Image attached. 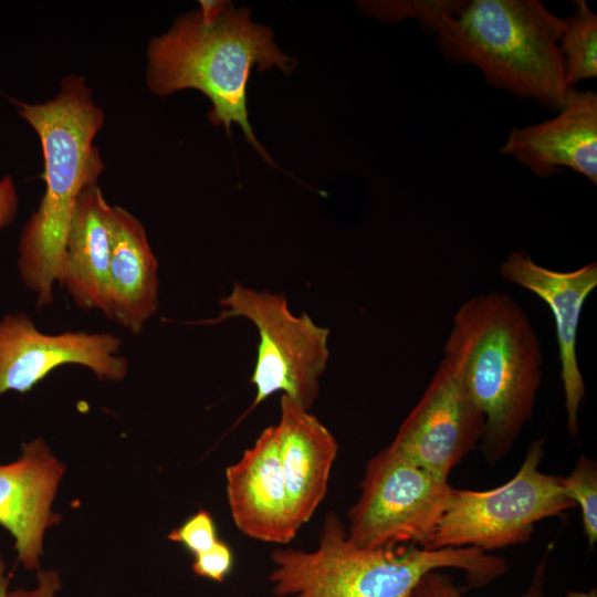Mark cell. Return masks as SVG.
I'll return each mask as SVG.
<instances>
[{
	"mask_svg": "<svg viewBox=\"0 0 597 597\" xmlns=\"http://www.w3.org/2000/svg\"><path fill=\"white\" fill-rule=\"evenodd\" d=\"M389 444L366 464L360 493L348 511V538L359 547H426L452 488Z\"/></svg>",
	"mask_w": 597,
	"mask_h": 597,
	"instance_id": "8",
	"label": "cell"
},
{
	"mask_svg": "<svg viewBox=\"0 0 597 597\" xmlns=\"http://www.w3.org/2000/svg\"><path fill=\"white\" fill-rule=\"evenodd\" d=\"M219 303L223 306L220 315L203 323L243 317L259 334L251 376L255 387L251 409L281 391L310 410L318 396L320 378L329 357L328 328L318 326L306 313L293 314L283 294L260 292L237 282Z\"/></svg>",
	"mask_w": 597,
	"mask_h": 597,
	"instance_id": "7",
	"label": "cell"
},
{
	"mask_svg": "<svg viewBox=\"0 0 597 597\" xmlns=\"http://www.w3.org/2000/svg\"><path fill=\"white\" fill-rule=\"evenodd\" d=\"M500 275L503 281L538 296L552 311L558 344L566 425L569 436L576 437L578 411L586 392L577 358V333L584 303L597 285V263L589 262L572 271H556L536 263L524 251H512L502 261Z\"/></svg>",
	"mask_w": 597,
	"mask_h": 597,
	"instance_id": "11",
	"label": "cell"
},
{
	"mask_svg": "<svg viewBox=\"0 0 597 597\" xmlns=\"http://www.w3.org/2000/svg\"><path fill=\"white\" fill-rule=\"evenodd\" d=\"M158 307V262L146 230L129 211L113 206L105 316L132 334H139Z\"/></svg>",
	"mask_w": 597,
	"mask_h": 597,
	"instance_id": "16",
	"label": "cell"
},
{
	"mask_svg": "<svg viewBox=\"0 0 597 597\" xmlns=\"http://www.w3.org/2000/svg\"><path fill=\"white\" fill-rule=\"evenodd\" d=\"M467 1L462 0H411V1H362L359 10L384 21L415 19L428 32H434L447 19L458 14Z\"/></svg>",
	"mask_w": 597,
	"mask_h": 597,
	"instance_id": "19",
	"label": "cell"
},
{
	"mask_svg": "<svg viewBox=\"0 0 597 597\" xmlns=\"http://www.w3.org/2000/svg\"><path fill=\"white\" fill-rule=\"evenodd\" d=\"M276 428L290 512L301 528L326 495L338 444L310 410L284 395L280 399Z\"/></svg>",
	"mask_w": 597,
	"mask_h": 597,
	"instance_id": "15",
	"label": "cell"
},
{
	"mask_svg": "<svg viewBox=\"0 0 597 597\" xmlns=\"http://www.w3.org/2000/svg\"><path fill=\"white\" fill-rule=\"evenodd\" d=\"M36 132L42 147L45 192L20 237L19 273L35 294L38 308L50 306L65 240L83 189L97 182L104 165L93 144L104 124L83 76L67 75L59 93L40 104L12 101Z\"/></svg>",
	"mask_w": 597,
	"mask_h": 597,
	"instance_id": "3",
	"label": "cell"
},
{
	"mask_svg": "<svg viewBox=\"0 0 597 597\" xmlns=\"http://www.w3.org/2000/svg\"><path fill=\"white\" fill-rule=\"evenodd\" d=\"M200 9L180 15L147 49L146 83L156 95L185 88L203 93L212 103L209 121L228 135L238 123L261 157L273 160L256 140L249 123L247 85L251 70L272 67L290 74L295 60L284 54L272 30L251 21L250 11L228 1H199Z\"/></svg>",
	"mask_w": 597,
	"mask_h": 597,
	"instance_id": "1",
	"label": "cell"
},
{
	"mask_svg": "<svg viewBox=\"0 0 597 597\" xmlns=\"http://www.w3.org/2000/svg\"><path fill=\"white\" fill-rule=\"evenodd\" d=\"M564 597H597L596 589L589 590H568Z\"/></svg>",
	"mask_w": 597,
	"mask_h": 597,
	"instance_id": "27",
	"label": "cell"
},
{
	"mask_svg": "<svg viewBox=\"0 0 597 597\" xmlns=\"http://www.w3.org/2000/svg\"><path fill=\"white\" fill-rule=\"evenodd\" d=\"M63 473L64 465L40 438L23 443L15 461L0 464V526L14 538L27 569L40 567L44 532L60 520L51 506Z\"/></svg>",
	"mask_w": 597,
	"mask_h": 597,
	"instance_id": "13",
	"label": "cell"
},
{
	"mask_svg": "<svg viewBox=\"0 0 597 597\" xmlns=\"http://www.w3.org/2000/svg\"><path fill=\"white\" fill-rule=\"evenodd\" d=\"M167 537L185 547L193 557L208 551L218 541V531L212 515L199 510L180 526L172 528Z\"/></svg>",
	"mask_w": 597,
	"mask_h": 597,
	"instance_id": "21",
	"label": "cell"
},
{
	"mask_svg": "<svg viewBox=\"0 0 597 597\" xmlns=\"http://www.w3.org/2000/svg\"><path fill=\"white\" fill-rule=\"evenodd\" d=\"M544 440L528 447L517 473L488 490L452 489L427 548L475 547L483 552L526 543L535 524L559 517L575 507L561 476L541 471Z\"/></svg>",
	"mask_w": 597,
	"mask_h": 597,
	"instance_id": "6",
	"label": "cell"
},
{
	"mask_svg": "<svg viewBox=\"0 0 597 597\" xmlns=\"http://www.w3.org/2000/svg\"><path fill=\"white\" fill-rule=\"evenodd\" d=\"M564 25L537 0H471L436 34L449 61L472 64L490 85L559 111L573 88L558 46Z\"/></svg>",
	"mask_w": 597,
	"mask_h": 597,
	"instance_id": "5",
	"label": "cell"
},
{
	"mask_svg": "<svg viewBox=\"0 0 597 597\" xmlns=\"http://www.w3.org/2000/svg\"><path fill=\"white\" fill-rule=\"evenodd\" d=\"M446 360L484 417L481 451L503 460L534 413L543 354L521 305L499 291L464 301L452 318Z\"/></svg>",
	"mask_w": 597,
	"mask_h": 597,
	"instance_id": "2",
	"label": "cell"
},
{
	"mask_svg": "<svg viewBox=\"0 0 597 597\" xmlns=\"http://www.w3.org/2000/svg\"><path fill=\"white\" fill-rule=\"evenodd\" d=\"M18 210V193L10 176L0 179V230L7 227Z\"/></svg>",
	"mask_w": 597,
	"mask_h": 597,
	"instance_id": "25",
	"label": "cell"
},
{
	"mask_svg": "<svg viewBox=\"0 0 597 597\" xmlns=\"http://www.w3.org/2000/svg\"><path fill=\"white\" fill-rule=\"evenodd\" d=\"M408 597H413V593H412L410 596H408Z\"/></svg>",
	"mask_w": 597,
	"mask_h": 597,
	"instance_id": "28",
	"label": "cell"
},
{
	"mask_svg": "<svg viewBox=\"0 0 597 597\" xmlns=\"http://www.w3.org/2000/svg\"><path fill=\"white\" fill-rule=\"evenodd\" d=\"M501 153L540 177L567 167L597 184V94L573 87L557 116L514 127Z\"/></svg>",
	"mask_w": 597,
	"mask_h": 597,
	"instance_id": "14",
	"label": "cell"
},
{
	"mask_svg": "<svg viewBox=\"0 0 597 597\" xmlns=\"http://www.w3.org/2000/svg\"><path fill=\"white\" fill-rule=\"evenodd\" d=\"M231 517L245 536L279 545L300 530L290 512L276 425L263 429L240 459L226 469Z\"/></svg>",
	"mask_w": 597,
	"mask_h": 597,
	"instance_id": "12",
	"label": "cell"
},
{
	"mask_svg": "<svg viewBox=\"0 0 597 597\" xmlns=\"http://www.w3.org/2000/svg\"><path fill=\"white\" fill-rule=\"evenodd\" d=\"M271 559L275 597H408L432 570L460 569L468 587H479L507 569L503 558L475 547H359L334 512L324 519L315 551L279 548Z\"/></svg>",
	"mask_w": 597,
	"mask_h": 597,
	"instance_id": "4",
	"label": "cell"
},
{
	"mask_svg": "<svg viewBox=\"0 0 597 597\" xmlns=\"http://www.w3.org/2000/svg\"><path fill=\"white\" fill-rule=\"evenodd\" d=\"M112 207L97 182L81 192L67 231L56 283L84 310L106 315Z\"/></svg>",
	"mask_w": 597,
	"mask_h": 597,
	"instance_id": "17",
	"label": "cell"
},
{
	"mask_svg": "<svg viewBox=\"0 0 597 597\" xmlns=\"http://www.w3.org/2000/svg\"><path fill=\"white\" fill-rule=\"evenodd\" d=\"M9 576L6 573V564L0 555V597L8 596Z\"/></svg>",
	"mask_w": 597,
	"mask_h": 597,
	"instance_id": "26",
	"label": "cell"
},
{
	"mask_svg": "<svg viewBox=\"0 0 597 597\" xmlns=\"http://www.w3.org/2000/svg\"><path fill=\"white\" fill-rule=\"evenodd\" d=\"M564 21L558 46L566 82L574 87L582 80L597 76V17L586 1L576 0L573 14Z\"/></svg>",
	"mask_w": 597,
	"mask_h": 597,
	"instance_id": "18",
	"label": "cell"
},
{
	"mask_svg": "<svg viewBox=\"0 0 597 597\" xmlns=\"http://www.w3.org/2000/svg\"><path fill=\"white\" fill-rule=\"evenodd\" d=\"M33 589L18 588L8 591L7 597H54L61 588L60 576L54 570H40Z\"/></svg>",
	"mask_w": 597,
	"mask_h": 597,
	"instance_id": "24",
	"label": "cell"
},
{
	"mask_svg": "<svg viewBox=\"0 0 597 597\" xmlns=\"http://www.w3.org/2000/svg\"><path fill=\"white\" fill-rule=\"evenodd\" d=\"M483 428V413L450 365L441 359L390 444L448 479L452 469L481 441Z\"/></svg>",
	"mask_w": 597,
	"mask_h": 597,
	"instance_id": "10",
	"label": "cell"
},
{
	"mask_svg": "<svg viewBox=\"0 0 597 597\" xmlns=\"http://www.w3.org/2000/svg\"><path fill=\"white\" fill-rule=\"evenodd\" d=\"M233 566V554L230 546L218 541L208 551L193 557L192 570L203 578L222 583Z\"/></svg>",
	"mask_w": 597,
	"mask_h": 597,
	"instance_id": "23",
	"label": "cell"
},
{
	"mask_svg": "<svg viewBox=\"0 0 597 597\" xmlns=\"http://www.w3.org/2000/svg\"><path fill=\"white\" fill-rule=\"evenodd\" d=\"M122 341L109 333L84 331L46 334L24 313L0 320V397L28 392L60 366L88 368L103 380L119 381L128 371Z\"/></svg>",
	"mask_w": 597,
	"mask_h": 597,
	"instance_id": "9",
	"label": "cell"
},
{
	"mask_svg": "<svg viewBox=\"0 0 597 597\" xmlns=\"http://www.w3.org/2000/svg\"><path fill=\"white\" fill-rule=\"evenodd\" d=\"M544 559L538 564L532 584L520 597H544ZM413 597H465L454 585L450 576L441 570H432L425 575L413 590Z\"/></svg>",
	"mask_w": 597,
	"mask_h": 597,
	"instance_id": "22",
	"label": "cell"
},
{
	"mask_svg": "<svg viewBox=\"0 0 597 597\" xmlns=\"http://www.w3.org/2000/svg\"><path fill=\"white\" fill-rule=\"evenodd\" d=\"M566 496L580 509L585 536L590 546L597 541V464L580 457L573 471L561 478Z\"/></svg>",
	"mask_w": 597,
	"mask_h": 597,
	"instance_id": "20",
	"label": "cell"
}]
</instances>
